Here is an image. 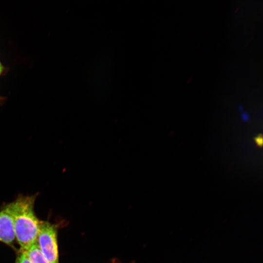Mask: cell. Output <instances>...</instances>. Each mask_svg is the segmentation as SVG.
I'll list each match as a JSON object with an SVG mask.
<instances>
[{
  "label": "cell",
  "instance_id": "6da1fadb",
  "mask_svg": "<svg viewBox=\"0 0 263 263\" xmlns=\"http://www.w3.org/2000/svg\"><path fill=\"white\" fill-rule=\"evenodd\" d=\"M36 198L20 196L5 206L12 217L15 237L22 251L37 243L40 221L34 210Z\"/></svg>",
  "mask_w": 263,
  "mask_h": 263
},
{
  "label": "cell",
  "instance_id": "7a4b0ae2",
  "mask_svg": "<svg viewBox=\"0 0 263 263\" xmlns=\"http://www.w3.org/2000/svg\"><path fill=\"white\" fill-rule=\"evenodd\" d=\"M37 244L49 263H58V251L56 226L46 221H40Z\"/></svg>",
  "mask_w": 263,
  "mask_h": 263
},
{
  "label": "cell",
  "instance_id": "3957f363",
  "mask_svg": "<svg viewBox=\"0 0 263 263\" xmlns=\"http://www.w3.org/2000/svg\"><path fill=\"white\" fill-rule=\"evenodd\" d=\"M15 239L13 218L5 207L0 210V241L12 245Z\"/></svg>",
  "mask_w": 263,
  "mask_h": 263
},
{
  "label": "cell",
  "instance_id": "277c9868",
  "mask_svg": "<svg viewBox=\"0 0 263 263\" xmlns=\"http://www.w3.org/2000/svg\"><path fill=\"white\" fill-rule=\"evenodd\" d=\"M22 251L31 263H49L41 253L37 243L27 250Z\"/></svg>",
  "mask_w": 263,
  "mask_h": 263
},
{
  "label": "cell",
  "instance_id": "5b68a950",
  "mask_svg": "<svg viewBox=\"0 0 263 263\" xmlns=\"http://www.w3.org/2000/svg\"><path fill=\"white\" fill-rule=\"evenodd\" d=\"M16 263H31L26 255L22 251L17 257Z\"/></svg>",
  "mask_w": 263,
  "mask_h": 263
},
{
  "label": "cell",
  "instance_id": "8992f818",
  "mask_svg": "<svg viewBox=\"0 0 263 263\" xmlns=\"http://www.w3.org/2000/svg\"><path fill=\"white\" fill-rule=\"evenodd\" d=\"M255 141L256 142V143H257V144L260 146V147H261L262 146V144H263V138H262V135H259L258 136H257V137H256L255 138Z\"/></svg>",
  "mask_w": 263,
  "mask_h": 263
},
{
  "label": "cell",
  "instance_id": "52a82bcc",
  "mask_svg": "<svg viewBox=\"0 0 263 263\" xmlns=\"http://www.w3.org/2000/svg\"><path fill=\"white\" fill-rule=\"evenodd\" d=\"M242 117L244 120H246L249 118L248 114L246 113H243L242 114Z\"/></svg>",
  "mask_w": 263,
  "mask_h": 263
},
{
  "label": "cell",
  "instance_id": "ba28073f",
  "mask_svg": "<svg viewBox=\"0 0 263 263\" xmlns=\"http://www.w3.org/2000/svg\"><path fill=\"white\" fill-rule=\"evenodd\" d=\"M2 70H3V67L0 62V74L1 73V72H2Z\"/></svg>",
  "mask_w": 263,
  "mask_h": 263
},
{
  "label": "cell",
  "instance_id": "9c48e42d",
  "mask_svg": "<svg viewBox=\"0 0 263 263\" xmlns=\"http://www.w3.org/2000/svg\"><path fill=\"white\" fill-rule=\"evenodd\" d=\"M239 110H242L243 109V107L242 106H240L239 107Z\"/></svg>",
  "mask_w": 263,
  "mask_h": 263
},
{
  "label": "cell",
  "instance_id": "30bf717a",
  "mask_svg": "<svg viewBox=\"0 0 263 263\" xmlns=\"http://www.w3.org/2000/svg\"></svg>",
  "mask_w": 263,
  "mask_h": 263
}]
</instances>
